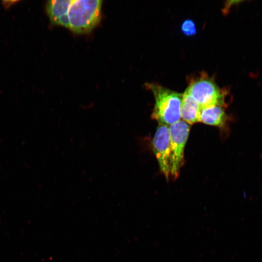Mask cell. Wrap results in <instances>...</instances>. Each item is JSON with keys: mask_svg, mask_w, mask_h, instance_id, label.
I'll return each instance as SVG.
<instances>
[{"mask_svg": "<svg viewBox=\"0 0 262 262\" xmlns=\"http://www.w3.org/2000/svg\"><path fill=\"white\" fill-rule=\"evenodd\" d=\"M16 2V1H15V0H12V1L10 0V3H8V4L2 3V4L4 8H8L12 5L13 3H14Z\"/></svg>", "mask_w": 262, "mask_h": 262, "instance_id": "obj_10", "label": "cell"}, {"mask_svg": "<svg viewBox=\"0 0 262 262\" xmlns=\"http://www.w3.org/2000/svg\"><path fill=\"white\" fill-rule=\"evenodd\" d=\"M155 98L151 118L159 124L168 126L181 120L180 108L183 94L155 83H147Z\"/></svg>", "mask_w": 262, "mask_h": 262, "instance_id": "obj_2", "label": "cell"}, {"mask_svg": "<svg viewBox=\"0 0 262 262\" xmlns=\"http://www.w3.org/2000/svg\"><path fill=\"white\" fill-rule=\"evenodd\" d=\"M224 108L213 105L201 108L199 122L209 125L223 126L227 118Z\"/></svg>", "mask_w": 262, "mask_h": 262, "instance_id": "obj_6", "label": "cell"}, {"mask_svg": "<svg viewBox=\"0 0 262 262\" xmlns=\"http://www.w3.org/2000/svg\"><path fill=\"white\" fill-rule=\"evenodd\" d=\"M70 0H49L46 3L47 15L51 24L62 25Z\"/></svg>", "mask_w": 262, "mask_h": 262, "instance_id": "obj_8", "label": "cell"}, {"mask_svg": "<svg viewBox=\"0 0 262 262\" xmlns=\"http://www.w3.org/2000/svg\"><path fill=\"white\" fill-rule=\"evenodd\" d=\"M153 152L161 172L168 180L171 171V148L169 126L159 124L152 142Z\"/></svg>", "mask_w": 262, "mask_h": 262, "instance_id": "obj_5", "label": "cell"}, {"mask_svg": "<svg viewBox=\"0 0 262 262\" xmlns=\"http://www.w3.org/2000/svg\"><path fill=\"white\" fill-rule=\"evenodd\" d=\"M185 92L191 96L201 108L213 105L225 107L227 92L220 89L207 73L202 72L190 81Z\"/></svg>", "mask_w": 262, "mask_h": 262, "instance_id": "obj_3", "label": "cell"}, {"mask_svg": "<svg viewBox=\"0 0 262 262\" xmlns=\"http://www.w3.org/2000/svg\"><path fill=\"white\" fill-rule=\"evenodd\" d=\"M101 3L100 0H70L62 26L78 33L91 31L100 20Z\"/></svg>", "mask_w": 262, "mask_h": 262, "instance_id": "obj_1", "label": "cell"}, {"mask_svg": "<svg viewBox=\"0 0 262 262\" xmlns=\"http://www.w3.org/2000/svg\"><path fill=\"white\" fill-rule=\"evenodd\" d=\"M171 148L170 176L173 180L179 176L180 168L184 164V148L190 125L182 119L169 126Z\"/></svg>", "mask_w": 262, "mask_h": 262, "instance_id": "obj_4", "label": "cell"}, {"mask_svg": "<svg viewBox=\"0 0 262 262\" xmlns=\"http://www.w3.org/2000/svg\"><path fill=\"white\" fill-rule=\"evenodd\" d=\"M182 30L187 35L194 34L196 32L194 22L190 20H185L182 25Z\"/></svg>", "mask_w": 262, "mask_h": 262, "instance_id": "obj_9", "label": "cell"}, {"mask_svg": "<svg viewBox=\"0 0 262 262\" xmlns=\"http://www.w3.org/2000/svg\"><path fill=\"white\" fill-rule=\"evenodd\" d=\"M180 108L181 118L189 125L199 122L201 108L196 101L189 94H183Z\"/></svg>", "mask_w": 262, "mask_h": 262, "instance_id": "obj_7", "label": "cell"}]
</instances>
